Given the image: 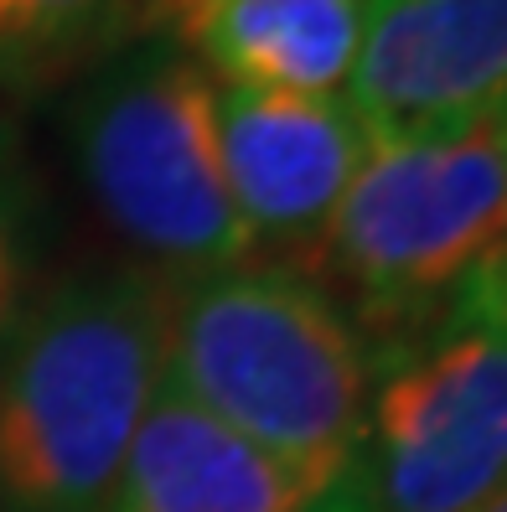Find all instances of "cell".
Listing matches in <instances>:
<instances>
[{
  "mask_svg": "<svg viewBox=\"0 0 507 512\" xmlns=\"http://www.w3.org/2000/svg\"><path fill=\"white\" fill-rule=\"evenodd\" d=\"M378 357L347 306L290 264L171 280L166 383L321 497L368 430Z\"/></svg>",
  "mask_w": 507,
  "mask_h": 512,
  "instance_id": "1",
  "label": "cell"
},
{
  "mask_svg": "<svg viewBox=\"0 0 507 512\" xmlns=\"http://www.w3.org/2000/svg\"><path fill=\"white\" fill-rule=\"evenodd\" d=\"M156 269L57 285L0 357V507L109 512L125 450L166 378Z\"/></svg>",
  "mask_w": 507,
  "mask_h": 512,
  "instance_id": "2",
  "label": "cell"
},
{
  "mask_svg": "<svg viewBox=\"0 0 507 512\" xmlns=\"http://www.w3.org/2000/svg\"><path fill=\"white\" fill-rule=\"evenodd\" d=\"M507 218V104L451 130L373 145L301 275L347 290L383 352L430 326L487 264Z\"/></svg>",
  "mask_w": 507,
  "mask_h": 512,
  "instance_id": "3",
  "label": "cell"
},
{
  "mask_svg": "<svg viewBox=\"0 0 507 512\" xmlns=\"http://www.w3.org/2000/svg\"><path fill=\"white\" fill-rule=\"evenodd\" d=\"M73 161L104 223L161 275L192 280L249 264L218 145V83L192 57L140 37L104 57L68 114Z\"/></svg>",
  "mask_w": 507,
  "mask_h": 512,
  "instance_id": "4",
  "label": "cell"
},
{
  "mask_svg": "<svg viewBox=\"0 0 507 512\" xmlns=\"http://www.w3.org/2000/svg\"><path fill=\"white\" fill-rule=\"evenodd\" d=\"M507 487V306L482 285L389 347L368 430L311 512H476Z\"/></svg>",
  "mask_w": 507,
  "mask_h": 512,
  "instance_id": "5",
  "label": "cell"
},
{
  "mask_svg": "<svg viewBox=\"0 0 507 512\" xmlns=\"http://www.w3.org/2000/svg\"><path fill=\"white\" fill-rule=\"evenodd\" d=\"M342 99L373 145L507 104V0H368Z\"/></svg>",
  "mask_w": 507,
  "mask_h": 512,
  "instance_id": "6",
  "label": "cell"
},
{
  "mask_svg": "<svg viewBox=\"0 0 507 512\" xmlns=\"http://www.w3.org/2000/svg\"><path fill=\"white\" fill-rule=\"evenodd\" d=\"M218 145L254 249L275 244L290 254V269H306L347 187L373 156V130L342 94L306 99L218 88Z\"/></svg>",
  "mask_w": 507,
  "mask_h": 512,
  "instance_id": "7",
  "label": "cell"
},
{
  "mask_svg": "<svg viewBox=\"0 0 507 512\" xmlns=\"http://www.w3.org/2000/svg\"><path fill=\"white\" fill-rule=\"evenodd\" d=\"M368 0H135V42L151 37L218 88L332 99L347 88Z\"/></svg>",
  "mask_w": 507,
  "mask_h": 512,
  "instance_id": "8",
  "label": "cell"
},
{
  "mask_svg": "<svg viewBox=\"0 0 507 512\" xmlns=\"http://www.w3.org/2000/svg\"><path fill=\"white\" fill-rule=\"evenodd\" d=\"M316 492L161 378L109 512H311Z\"/></svg>",
  "mask_w": 507,
  "mask_h": 512,
  "instance_id": "9",
  "label": "cell"
},
{
  "mask_svg": "<svg viewBox=\"0 0 507 512\" xmlns=\"http://www.w3.org/2000/svg\"><path fill=\"white\" fill-rule=\"evenodd\" d=\"M135 42V0H0V83L47 88Z\"/></svg>",
  "mask_w": 507,
  "mask_h": 512,
  "instance_id": "10",
  "label": "cell"
},
{
  "mask_svg": "<svg viewBox=\"0 0 507 512\" xmlns=\"http://www.w3.org/2000/svg\"><path fill=\"white\" fill-rule=\"evenodd\" d=\"M26 166L16 156L11 130L0 125V342L16 326L21 290H26Z\"/></svg>",
  "mask_w": 507,
  "mask_h": 512,
  "instance_id": "11",
  "label": "cell"
},
{
  "mask_svg": "<svg viewBox=\"0 0 507 512\" xmlns=\"http://www.w3.org/2000/svg\"><path fill=\"white\" fill-rule=\"evenodd\" d=\"M471 285H482L492 300H502V306H507V218H502V233H497V244H492L487 264L471 275Z\"/></svg>",
  "mask_w": 507,
  "mask_h": 512,
  "instance_id": "12",
  "label": "cell"
},
{
  "mask_svg": "<svg viewBox=\"0 0 507 512\" xmlns=\"http://www.w3.org/2000/svg\"><path fill=\"white\" fill-rule=\"evenodd\" d=\"M476 512H507V487L492 497V502H482V507H476Z\"/></svg>",
  "mask_w": 507,
  "mask_h": 512,
  "instance_id": "13",
  "label": "cell"
}]
</instances>
